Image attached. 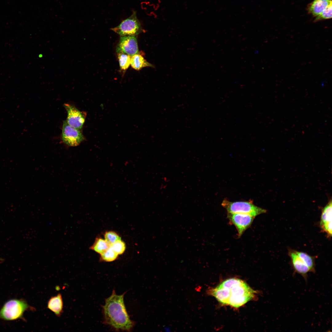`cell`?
Segmentation results:
<instances>
[{"label":"cell","mask_w":332,"mask_h":332,"mask_svg":"<svg viewBox=\"0 0 332 332\" xmlns=\"http://www.w3.org/2000/svg\"><path fill=\"white\" fill-rule=\"evenodd\" d=\"M110 247L118 255L123 253L125 249V244L121 240L112 244Z\"/></svg>","instance_id":"cell-21"},{"label":"cell","mask_w":332,"mask_h":332,"mask_svg":"<svg viewBox=\"0 0 332 332\" xmlns=\"http://www.w3.org/2000/svg\"><path fill=\"white\" fill-rule=\"evenodd\" d=\"M64 107L67 113V123L70 126L81 130L85 122L86 113L80 111L74 106L68 104H64Z\"/></svg>","instance_id":"cell-8"},{"label":"cell","mask_w":332,"mask_h":332,"mask_svg":"<svg viewBox=\"0 0 332 332\" xmlns=\"http://www.w3.org/2000/svg\"><path fill=\"white\" fill-rule=\"evenodd\" d=\"M116 51L117 53H124L131 56L139 54L136 36H121L117 46Z\"/></svg>","instance_id":"cell-9"},{"label":"cell","mask_w":332,"mask_h":332,"mask_svg":"<svg viewBox=\"0 0 332 332\" xmlns=\"http://www.w3.org/2000/svg\"><path fill=\"white\" fill-rule=\"evenodd\" d=\"M61 139L68 146L75 147L79 145L85 138L80 129L70 126L65 121L62 125Z\"/></svg>","instance_id":"cell-6"},{"label":"cell","mask_w":332,"mask_h":332,"mask_svg":"<svg viewBox=\"0 0 332 332\" xmlns=\"http://www.w3.org/2000/svg\"><path fill=\"white\" fill-rule=\"evenodd\" d=\"M35 310L30 306L25 300L12 299L7 301L0 310V319L10 321L19 319L25 320L23 315L26 311Z\"/></svg>","instance_id":"cell-3"},{"label":"cell","mask_w":332,"mask_h":332,"mask_svg":"<svg viewBox=\"0 0 332 332\" xmlns=\"http://www.w3.org/2000/svg\"><path fill=\"white\" fill-rule=\"evenodd\" d=\"M332 3H331L321 13L315 17L314 22H316L321 20L330 19L332 18Z\"/></svg>","instance_id":"cell-19"},{"label":"cell","mask_w":332,"mask_h":332,"mask_svg":"<svg viewBox=\"0 0 332 332\" xmlns=\"http://www.w3.org/2000/svg\"><path fill=\"white\" fill-rule=\"evenodd\" d=\"M220 303L239 308L253 299L256 291L243 281L237 278L227 279L208 290Z\"/></svg>","instance_id":"cell-1"},{"label":"cell","mask_w":332,"mask_h":332,"mask_svg":"<svg viewBox=\"0 0 332 332\" xmlns=\"http://www.w3.org/2000/svg\"><path fill=\"white\" fill-rule=\"evenodd\" d=\"M221 205L228 213L245 214L254 217L267 211L266 210L255 205L251 201L232 202L224 199Z\"/></svg>","instance_id":"cell-4"},{"label":"cell","mask_w":332,"mask_h":332,"mask_svg":"<svg viewBox=\"0 0 332 332\" xmlns=\"http://www.w3.org/2000/svg\"><path fill=\"white\" fill-rule=\"evenodd\" d=\"M295 252L298 256L309 268L310 271L314 273L315 271V262L316 257L311 256L303 252L299 251L296 250H295Z\"/></svg>","instance_id":"cell-16"},{"label":"cell","mask_w":332,"mask_h":332,"mask_svg":"<svg viewBox=\"0 0 332 332\" xmlns=\"http://www.w3.org/2000/svg\"><path fill=\"white\" fill-rule=\"evenodd\" d=\"M47 308L57 317H61L63 312V302L61 294L58 293L49 298L48 302Z\"/></svg>","instance_id":"cell-12"},{"label":"cell","mask_w":332,"mask_h":332,"mask_svg":"<svg viewBox=\"0 0 332 332\" xmlns=\"http://www.w3.org/2000/svg\"><path fill=\"white\" fill-rule=\"evenodd\" d=\"M227 218L230 222L236 227L238 236L240 237L251 226L255 217L245 214L228 213Z\"/></svg>","instance_id":"cell-7"},{"label":"cell","mask_w":332,"mask_h":332,"mask_svg":"<svg viewBox=\"0 0 332 332\" xmlns=\"http://www.w3.org/2000/svg\"><path fill=\"white\" fill-rule=\"evenodd\" d=\"M331 3V0H314L308 6V12L316 17L321 13Z\"/></svg>","instance_id":"cell-13"},{"label":"cell","mask_w":332,"mask_h":332,"mask_svg":"<svg viewBox=\"0 0 332 332\" xmlns=\"http://www.w3.org/2000/svg\"><path fill=\"white\" fill-rule=\"evenodd\" d=\"M105 239L110 245L121 240L120 237L116 232L113 231L106 232L105 235Z\"/></svg>","instance_id":"cell-20"},{"label":"cell","mask_w":332,"mask_h":332,"mask_svg":"<svg viewBox=\"0 0 332 332\" xmlns=\"http://www.w3.org/2000/svg\"><path fill=\"white\" fill-rule=\"evenodd\" d=\"M118 255L110 247L105 252L101 255V259L105 262H110L115 260Z\"/></svg>","instance_id":"cell-18"},{"label":"cell","mask_w":332,"mask_h":332,"mask_svg":"<svg viewBox=\"0 0 332 332\" xmlns=\"http://www.w3.org/2000/svg\"><path fill=\"white\" fill-rule=\"evenodd\" d=\"M2 260H3V259H1V258H0V260H1V261H2Z\"/></svg>","instance_id":"cell-22"},{"label":"cell","mask_w":332,"mask_h":332,"mask_svg":"<svg viewBox=\"0 0 332 332\" xmlns=\"http://www.w3.org/2000/svg\"><path fill=\"white\" fill-rule=\"evenodd\" d=\"M111 29L121 36H136L143 30L135 11H133L130 17L123 20L118 26Z\"/></svg>","instance_id":"cell-5"},{"label":"cell","mask_w":332,"mask_h":332,"mask_svg":"<svg viewBox=\"0 0 332 332\" xmlns=\"http://www.w3.org/2000/svg\"><path fill=\"white\" fill-rule=\"evenodd\" d=\"M110 246L105 239L101 238H97L89 248L101 255L110 247Z\"/></svg>","instance_id":"cell-15"},{"label":"cell","mask_w":332,"mask_h":332,"mask_svg":"<svg viewBox=\"0 0 332 332\" xmlns=\"http://www.w3.org/2000/svg\"><path fill=\"white\" fill-rule=\"evenodd\" d=\"M288 255L290 259L291 263L294 271L302 275L306 281L307 274L310 272L309 268L298 256L295 250L288 249Z\"/></svg>","instance_id":"cell-11"},{"label":"cell","mask_w":332,"mask_h":332,"mask_svg":"<svg viewBox=\"0 0 332 332\" xmlns=\"http://www.w3.org/2000/svg\"><path fill=\"white\" fill-rule=\"evenodd\" d=\"M130 65L132 68L136 70H140L144 67H153L154 66L140 54H136L131 56Z\"/></svg>","instance_id":"cell-14"},{"label":"cell","mask_w":332,"mask_h":332,"mask_svg":"<svg viewBox=\"0 0 332 332\" xmlns=\"http://www.w3.org/2000/svg\"><path fill=\"white\" fill-rule=\"evenodd\" d=\"M117 53L120 69L124 73L130 65L131 56L122 53Z\"/></svg>","instance_id":"cell-17"},{"label":"cell","mask_w":332,"mask_h":332,"mask_svg":"<svg viewBox=\"0 0 332 332\" xmlns=\"http://www.w3.org/2000/svg\"><path fill=\"white\" fill-rule=\"evenodd\" d=\"M332 200L331 198L326 205L322 209L319 226L329 238L332 236Z\"/></svg>","instance_id":"cell-10"},{"label":"cell","mask_w":332,"mask_h":332,"mask_svg":"<svg viewBox=\"0 0 332 332\" xmlns=\"http://www.w3.org/2000/svg\"><path fill=\"white\" fill-rule=\"evenodd\" d=\"M126 293L117 295L113 290L102 306L103 324L116 331L131 332L135 325L126 309L124 301Z\"/></svg>","instance_id":"cell-2"}]
</instances>
